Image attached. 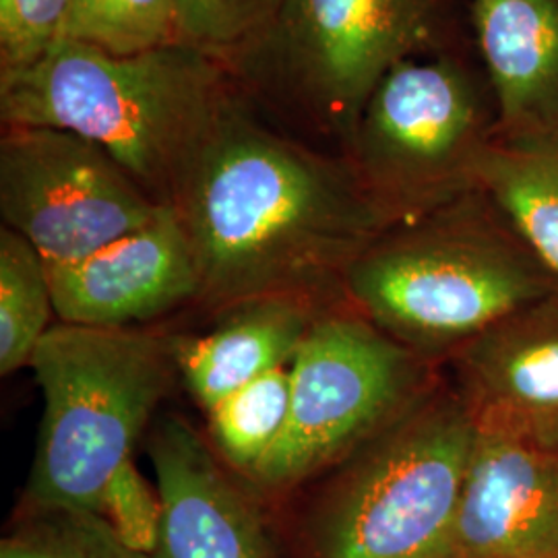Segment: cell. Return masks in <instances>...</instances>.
Returning <instances> with one entry per match:
<instances>
[{"label": "cell", "mask_w": 558, "mask_h": 558, "mask_svg": "<svg viewBox=\"0 0 558 558\" xmlns=\"http://www.w3.org/2000/svg\"><path fill=\"white\" fill-rule=\"evenodd\" d=\"M170 207L214 313L279 296L341 302L352 263L393 226L348 158L283 131L242 89Z\"/></svg>", "instance_id": "1"}, {"label": "cell", "mask_w": 558, "mask_h": 558, "mask_svg": "<svg viewBox=\"0 0 558 558\" xmlns=\"http://www.w3.org/2000/svg\"><path fill=\"white\" fill-rule=\"evenodd\" d=\"M239 89L226 62L189 44L117 54L66 40L36 64L0 75V120L94 141L170 207Z\"/></svg>", "instance_id": "2"}, {"label": "cell", "mask_w": 558, "mask_h": 558, "mask_svg": "<svg viewBox=\"0 0 558 558\" xmlns=\"http://www.w3.org/2000/svg\"><path fill=\"white\" fill-rule=\"evenodd\" d=\"M558 278L482 191L385 230L343 279V300L440 366Z\"/></svg>", "instance_id": "3"}, {"label": "cell", "mask_w": 558, "mask_h": 558, "mask_svg": "<svg viewBox=\"0 0 558 558\" xmlns=\"http://www.w3.org/2000/svg\"><path fill=\"white\" fill-rule=\"evenodd\" d=\"M465 21L470 0H281L228 69L263 117L343 156L379 81L403 60L468 48Z\"/></svg>", "instance_id": "4"}, {"label": "cell", "mask_w": 558, "mask_h": 558, "mask_svg": "<svg viewBox=\"0 0 558 558\" xmlns=\"http://www.w3.org/2000/svg\"><path fill=\"white\" fill-rule=\"evenodd\" d=\"M476 435L465 401L439 375L325 474L300 521L296 558H458Z\"/></svg>", "instance_id": "5"}, {"label": "cell", "mask_w": 558, "mask_h": 558, "mask_svg": "<svg viewBox=\"0 0 558 558\" xmlns=\"http://www.w3.org/2000/svg\"><path fill=\"white\" fill-rule=\"evenodd\" d=\"M29 368L44 408L21 502L100 515L108 482L133 459L179 377L174 336L59 320Z\"/></svg>", "instance_id": "6"}, {"label": "cell", "mask_w": 558, "mask_h": 558, "mask_svg": "<svg viewBox=\"0 0 558 558\" xmlns=\"http://www.w3.org/2000/svg\"><path fill=\"white\" fill-rule=\"evenodd\" d=\"M497 133L484 66L456 48L396 64L364 104L343 158L396 226L478 191Z\"/></svg>", "instance_id": "7"}, {"label": "cell", "mask_w": 558, "mask_h": 558, "mask_svg": "<svg viewBox=\"0 0 558 558\" xmlns=\"http://www.w3.org/2000/svg\"><path fill=\"white\" fill-rule=\"evenodd\" d=\"M290 375L286 428L242 478L257 497L286 495L333 470L398 418L439 377V366L341 300L313 323Z\"/></svg>", "instance_id": "8"}, {"label": "cell", "mask_w": 558, "mask_h": 558, "mask_svg": "<svg viewBox=\"0 0 558 558\" xmlns=\"http://www.w3.org/2000/svg\"><path fill=\"white\" fill-rule=\"evenodd\" d=\"M163 207L94 141L50 126H2L0 216L46 265L85 259Z\"/></svg>", "instance_id": "9"}, {"label": "cell", "mask_w": 558, "mask_h": 558, "mask_svg": "<svg viewBox=\"0 0 558 558\" xmlns=\"http://www.w3.org/2000/svg\"><path fill=\"white\" fill-rule=\"evenodd\" d=\"M147 453L161 499L154 558H276L257 495L189 420H158Z\"/></svg>", "instance_id": "10"}, {"label": "cell", "mask_w": 558, "mask_h": 558, "mask_svg": "<svg viewBox=\"0 0 558 558\" xmlns=\"http://www.w3.org/2000/svg\"><path fill=\"white\" fill-rule=\"evenodd\" d=\"M447 364L478 430L558 453V290L488 327Z\"/></svg>", "instance_id": "11"}, {"label": "cell", "mask_w": 558, "mask_h": 558, "mask_svg": "<svg viewBox=\"0 0 558 558\" xmlns=\"http://www.w3.org/2000/svg\"><path fill=\"white\" fill-rule=\"evenodd\" d=\"M60 323L129 329L199 302L197 259L179 216L163 207L140 230L69 265H48Z\"/></svg>", "instance_id": "12"}, {"label": "cell", "mask_w": 558, "mask_h": 558, "mask_svg": "<svg viewBox=\"0 0 558 558\" xmlns=\"http://www.w3.org/2000/svg\"><path fill=\"white\" fill-rule=\"evenodd\" d=\"M458 558H558V453L478 430L456 525Z\"/></svg>", "instance_id": "13"}, {"label": "cell", "mask_w": 558, "mask_h": 558, "mask_svg": "<svg viewBox=\"0 0 558 558\" xmlns=\"http://www.w3.org/2000/svg\"><path fill=\"white\" fill-rule=\"evenodd\" d=\"M499 137L558 131V0H470Z\"/></svg>", "instance_id": "14"}, {"label": "cell", "mask_w": 558, "mask_h": 558, "mask_svg": "<svg viewBox=\"0 0 558 558\" xmlns=\"http://www.w3.org/2000/svg\"><path fill=\"white\" fill-rule=\"evenodd\" d=\"M327 306L315 300L279 296L223 311L209 333L174 338L179 379L207 412L244 385L288 366Z\"/></svg>", "instance_id": "15"}, {"label": "cell", "mask_w": 558, "mask_h": 558, "mask_svg": "<svg viewBox=\"0 0 558 558\" xmlns=\"http://www.w3.org/2000/svg\"><path fill=\"white\" fill-rule=\"evenodd\" d=\"M478 191L558 278V131L497 135L480 163Z\"/></svg>", "instance_id": "16"}, {"label": "cell", "mask_w": 558, "mask_h": 558, "mask_svg": "<svg viewBox=\"0 0 558 558\" xmlns=\"http://www.w3.org/2000/svg\"><path fill=\"white\" fill-rule=\"evenodd\" d=\"M54 313L48 265L40 253L2 226L0 230V375L29 366Z\"/></svg>", "instance_id": "17"}, {"label": "cell", "mask_w": 558, "mask_h": 558, "mask_svg": "<svg viewBox=\"0 0 558 558\" xmlns=\"http://www.w3.org/2000/svg\"><path fill=\"white\" fill-rule=\"evenodd\" d=\"M292 396L290 364L276 368L209 408V442L240 478L278 442Z\"/></svg>", "instance_id": "18"}, {"label": "cell", "mask_w": 558, "mask_h": 558, "mask_svg": "<svg viewBox=\"0 0 558 558\" xmlns=\"http://www.w3.org/2000/svg\"><path fill=\"white\" fill-rule=\"evenodd\" d=\"M0 558L154 557L129 548L98 513L21 502L0 539Z\"/></svg>", "instance_id": "19"}, {"label": "cell", "mask_w": 558, "mask_h": 558, "mask_svg": "<svg viewBox=\"0 0 558 558\" xmlns=\"http://www.w3.org/2000/svg\"><path fill=\"white\" fill-rule=\"evenodd\" d=\"M180 44L232 62L276 20L281 0H172Z\"/></svg>", "instance_id": "20"}, {"label": "cell", "mask_w": 558, "mask_h": 558, "mask_svg": "<svg viewBox=\"0 0 558 558\" xmlns=\"http://www.w3.org/2000/svg\"><path fill=\"white\" fill-rule=\"evenodd\" d=\"M75 40L129 54L179 41L172 0H80Z\"/></svg>", "instance_id": "21"}, {"label": "cell", "mask_w": 558, "mask_h": 558, "mask_svg": "<svg viewBox=\"0 0 558 558\" xmlns=\"http://www.w3.org/2000/svg\"><path fill=\"white\" fill-rule=\"evenodd\" d=\"M80 0H0V75L48 57L75 40Z\"/></svg>", "instance_id": "22"}, {"label": "cell", "mask_w": 558, "mask_h": 558, "mask_svg": "<svg viewBox=\"0 0 558 558\" xmlns=\"http://www.w3.org/2000/svg\"><path fill=\"white\" fill-rule=\"evenodd\" d=\"M100 515L129 548L154 557L160 539V493L143 478L133 459L112 474L104 490Z\"/></svg>", "instance_id": "23"}]
</instances>
